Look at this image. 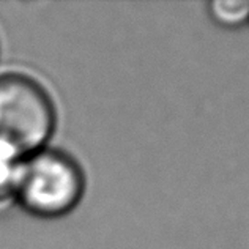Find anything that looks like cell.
Instances as JSON below:
<instances>
[{"label": "cell", "mask_w": 249, "mask_h": 249, "mask_svg": "<svg viewBox=\"0 0 249 249\" xmlns=\"http://www.w3.org/2000/svg\"><path fill=\"white\" fill-rule=\"evenodd\" d=\"M57 112L51 95L34 77L0 76V147L21 158L48 147Z\"/></svg>", "instance_id": "obj_1"}, {"label": "cell", "mask_w": 249, "mask_h": 249, "mask_svg": "<svg viewBox=\"0 0 249 249\" xmlns=\"http://www.w3.org/2000/svg\"><path fill=\"white\" fill-rule=\"evenodd\" d=\"M85 191L81 164L63 150L46 147L22 162L18 204L38 218L54 219L71 213Z\"/></svg>", "instance_id": "obj_2"}, {"label": "cell", "mask_w": 249, "mask_h": 249, "mask_svg": "<svg viewBox=\"0 0 249 249\" xmlns=\"http://www.w3.org/2000/svg\"><path fill=\"white\" fill-rule=\"evenodd\" d=\"M24 160L0 147V213L18 204V185Z\"/></svg>", "instance_id": "obj_3"}, {"label": "cell", "mask_w": 249, "mask_h": 249, "mask_svg": "<svg viewBox=\"0 0 249 249\" xmlns=\"http://www.w3.org/2000/svg\"><path fill=\"white\" fill-rule=\"evenodd\" d=\"M208 15L224 29H240L249 22V0H212Z\"/></svg>", "instance_id": "obj_4"}]
</instances>
